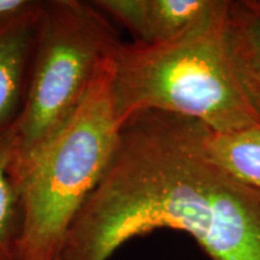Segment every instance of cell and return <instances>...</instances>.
Here are the masks:
<instances>
[{
    "label": "cell",
    "mask_w": 260,
    "mask_h": 260,
    "mask_svg": "<svg viewBox=\"0 0 260 260\" xmlns=\"http://www.w3.org/2000/svg\"><path fill=\"white\" fill-rule=\"evenodd\" d=\"M112 56L61 128L16 177L24 207L21 260H54L71 224L105 174L122 124L111 93Z\"/></svg>",
    "instance_id": "obj_3"
},
{
    "label": "cell",
    "mask_w": 260,
    "mask_h": 260,
    "mask_svg": "<svg viewBox=\"0 0 260 260\" xmlns=\"http://www.w3.org/2000/svg\"><path fill=\"white\" fill-rule=\"evenodd\" d=\"M229 0L172 40L121 42L112 53L111 93L122 126L145 111L174 113L214 132L260 128L234 76L225 47Z\"/></svg>",
    "instance_id": "obj_2"
},
{
    "label": "cell",
    "mask_w": 260,
    "mask_h": 260,
    "mask_svg": "<svg viewBox=\"0 0 260 260\" xmlns=\"http://www.w3.org/2000/svg\"><path fill=\"white\" fill-rule=\"evenodd\" d=\"M93 4L119 22L133 42L157 45L206 18L218 0H96Z\"/></svg>",
    "instance_id": "obj_5"
},
{
    "label": "cell",
    "mask_w": 260,
    "mask_h": 260,
    "mask_svg": "<svg viewBox=\"0 0 260 260\" xmlns=\"http://www.w3.org/2000/svg\"><path fill=\"white\" fill-rule=\"evenodd\" d=\"M41 0L0 17V135L17 124L27 98Z\"/></svg>",
    "instance_id": "obj_6"
},
{
    "label": "cell",
    "mask_w": 260,
    "mask_h": 260,
    "mask_svg": "<svg viewBox=\"0 0 260 260\" xmlns=\"http://www.w3.org/2000/svg\"><path fill=\"white\" fill-rule=\"evenodd\" d=\"M39 0H0V17H6L32 9Z\"/></svg>",
    "instance_id": "obj_10"
},
{
    "label": "cell",
    "mask_w": 260,
    "mask_h": 260,
    "mask_svg": "<svg viewBox=\"0 0 260 260\" xmlns=\"http://www.w3.org/2000/svg\"><path fill=\"white\" fill-rule=\"evenodd\" d=\"M206 128L161 111L128 119L54 260H109L160 229L188 234L211 260H260V190L211 160Z\"/></svg>",
    "instance_id": "obj_1"
},
{
    "label": "cell",
    "mask_w": 260,
    "mask_h": 260,
    "mask_svg": "<svg viewBox=\"0 0 260 260\" xmlns=\"http://www.w3.org/2000/svg\"><path fill=\"white\" fill-rule=\"evenodd\" d=\"M15 126L0 135V260H21L24 234L22 193L12 174Z\"/></svg>",
    "instance_id": "obj_9"
},
{
    "label": "cell",
    "mask_w": 260,
    "mask_h": 260,
    "mask_svg": "<svg viewBox=\"0 0 260 260\" xmlns=\"http://www.w3.org/2000/svg\"><path fill=\"white\" fill-rule=\"evenodd\" d=\"M225 47L236 82L260 122V14L246 0H229Z\"/></svg>",
    "instance_id": "obj_7"
},
{
    "label": "cell",
    "mask_w": 260,
    "mask_h": 260,
    "mask_svg": "<svg viewBox=\"0 0 260 260\" xmlns=\"http://www.w3.org/2000/svg\"><path fill=\"white\" fill-rule=\"evenodd\" d=\"M205 151L240 183L260 190V128L220 133L206 128Z\"/></svg>",
    "instance_id": "obj_8"
},
{
    "label": "cell",
    "mask_w": 260,
    "mask_h": 260,
    "mask_svg": "<svg viewBox=\"0 0 260 260\" xmlns=\"http://www.w3.org/2000/svg\"><path fill=\"white\" fill-rule=\"evenodd\" d=\"M121 42L115 25L93 2H41L27 98L15 125V180L76 111Z\"/></svg>",
    "instance_id": "obj_4"
},
{
    "label": "cell",
    "mask_w": 260,
    "mask_h": 260,
    "mask_svg": "<svg viewBox=\"0 0 260 260\" xmlns=\"http://www.w3.org/2000/svg\"><path fill=\"white\" fill-rule=\"evenodd\" d=\"M246 3L248 4L249 8H252L255 12L260 14V0H246Z\"/></svg>",
    "instance_id": "obj_11"
}]
</instances>
